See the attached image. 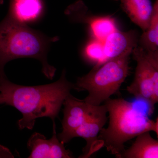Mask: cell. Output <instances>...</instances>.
Segmentation results:
<instances>
[{
    "label": "cell",
    "instance_id": "obj_1",
    "mask_svg": "<svg viewBox=\"0 0 158 158\" xmlns=\"http://www.w3.org/2000/svg\"><path fill=\"white\" fill-rule=\"evenodd\" d=\"M72 89H75V84L67 80L65 69L56 81L40 86L16 85L5 73H0V104L11 106L21 112L23 117L18 122L21 130L33 129L39 118L49 117L54 121Z\"/></svg>",
    "mask_w": 158,
    "mask_h": 158
},
{
    "label": "cell",
    "instance_id": "obj_2",
    "mask_svg": "<svg viewBox=\"0 0 158 158\" xmlns=\"http://www.w3.org/2000/svg\"><path fill=\"white\" fill-rule=\"evenodd\" d=\"M57 37L46 36L7 14L0 22V73L8 62L20 58H32L41 62L43 73L52 80L56 69L49 64L48 54Z\"/></svg>",
    "mask_w": 158,
    "mask_h": 158
},
{
    "label": "cell",
    "instance_id": "obj_3",
    "mask_svg": "<svg viewBox=\"0 0 158 158\" xmlns=\"http://www.w3.org/2000/svg\"><path fill=\"white\" fill-rule=\"evenodd\" d=\"M104 102L109 114V126L100 132L94 152L104 147L118 158L125 150V143L141 133L153 131L158 137V118L152 120L149 114L123 98H109Z\"/></svg>",
    "mask_w": 158,
    "mask_h": 158
},
{
    "label": "cell",
    "instance_id": "obj_4",
    "mask_svg": "<svg viewBox=\"0 0 158 158\" xmlns=\"http://www.w3.org/2000/svg\"><path fill=\"white\" fill-rule=\"evenodd\" d=\"M131 55H122L94 66L88 74L77 79L75 90L88 91L84 101L92 106H100L118 92L129 74Z\"/></svg>",
    "mask_w": 158,
    "mask_h": 158
},
{
    "label": "cell",
    "instance_id": "obj_5",
    "mask_svg": "<svg viewBox=\"0 0 158 158\" xmlns=\"http://www.w3.org/2000/svg\"><path fill=\"white\" fill-rule=\"evenodd\" d=\"M131 55L137 66L134 81L127 90L146 103L152 114L158 102V51L146 50L138 45Z\"/></svg>",
    "mask_w": 158,
    "mask_h": 158
},
{
    "label": "cell",
    "instance_id": "obj_6",
    "mask_svg": "<svg viewBox=\"0 0 158 158\" xmlns=\"http://www.w3.org/2000/svg\"><path fill=\"white\" fill-rule=\"evenodd\" d=\"M62 131L58 138L62 143L69 142V137L74 131L88 119L98 106H92L70 94L63 103Z\"/></svg>",
    "mask_w": 158,
    "mask_h": 158
},
{
    "label": "cell",
    "instance_id": "obj_7",
    "mask_svg": "<svg viewBox=\"0 0 158 158\" xmlns=\"http://www.w3.org/2000/svg\"><path fill=\"white\" fill-rule=\"evenodd\" d=\"M27 147L31 151L30 158H71L72 153L66 150L64 143L56 135V124L53 121V135L49 139L39 133H34L29 138Z\"/></svg>",
    "mask_w": 158,
    "mask_h": 158
},
{
    "label": "cell",
    "instance_id": "obj_8",
    "mask_svg": "<svg viewBox=\"0 0 158 158\" xmlns=\"http://www.w3.org/2000/svg\"><path fill=\"white\" fill-rule=\"evenodd\" d=\"M107 110L105 105L98 106L95 112L86 121L69 136V141L76 137H81L87 142L80 158H88L94 153V144L99 134L107 121Z\"/></svg>",
    "mask_w": 158,
    "mask_h": 158
},
{
    "label": "cell",
    "instance_id": "obj_9",
    "mask_svg": "<svg viewBox=\"0 0 158 158\" xmlns=\"http://www.w3.org/2000/svg\"><path fill=\"white\" fill-rule=\"evenodd\" d=\"M139 37L138 31L135 30L127 32L118 30L110 34L103 42L106 61L125 54L131 55L138 45Z\"/></svg>",
    "mask_w": 158,
    "mask_h": 158
},
{
    "label": "cell",
    "instance_id": "obj_10",
    "mask_svg": "<svg viewBox=\"0 0 158 158\" xmlns=\"http://www.w3.org/2000/svg\"><path fill=\"white\" fill-rule=\"evenodd\" d=\"M45 9L44 0H10L7 14L21 22H35L43 15Z\"/></svg>",
    "mask_w": 158,
    "mask_h": 158
},
{
    "label": "cell",
    "instance_id": "obj_11",
    "mask_svg": "<svg viewBox=\"0 0 158 158\" xmlns=\"http://www.w3.org/2000/svg\"><path fill=\"white\" fill-rule=\"evenodd\" d=\"M118 1L131 21L143 31L149 25L153 10L151 0H114Z\"/></svg>",
    "mask_w": 158,
    "mask_h": 158
},
{
    "label": "cell",
    "instance_id": "obj_12",
    "mask_svg": "<svg viewBox=\"0 0 158 158\" xmlns=\"http://www.w3.org/2000/svg\"><path fill=\"white\" fill-rule=\"evenodd\" d=\"M158 141L152 138L150 132L140 134L131 146L125 149L118 158H158Z\"/></svg>",
    "mask_w": 158,
    "mask_h": 158
},
{
    "label": "cell",
    "instance_id": "obj_13",
    "mask_svg": "<svg viewBox=\"0 0 158 158\" xmlns=\"http://www.w3.org/2000/svg\"><path fill=\"white\" fill-rule=\"evenodd\" d=\"M138 45L147 51H158V0H155L149 25L139 37Z\"/></svg>",
    "mask_w": 158,
    "mask_h": 158
},
{
    "label": "cell",
    "instance_id": "obj_14",
    "mask_svg": "<svg viewBox=\"0 0 158 158\" xmlns=\"http://www.w3.org/2000/svg\"><path fill=\"white\" fill-rule=\"evenodd\" d=\"M94 39L104 42L107 37L117 30L116 21L111 16H98L87 21Z\"/></svg>",
    "mask_w": 158,
    "mask_h": 158
},
{
    "label": "cell",
    "instance_id": "obj_15",
    "mask_svg": "<svg viewBox=\"0 0 158 158\" xmlns=\"http://www.w3.org/2000/svg\"><path fill=\"white\" fill-rule=\"evenodd\" d=\"M85 56L90 62L94 63V67L106 62L104 49L103 42L94 39L88 43L85 50Z\"/></svg>",
    "mask_w": 158,
    "mask_h": 158
},
{
    "label": "cell",
    "instance_id": "obj_16",
    "mask_svg": "<svg viewBox=\"0 0 158 158\" xmlns=\"http://www.w3.org/2000/svg\"><path fill=\"white\" fill-rule=\"evenodd\" d=\"M9 148L0 144V158H14Z\"/></svg>",
    "mask_w": 158,
    "mask_h": 158
},
{
    "label": "cell",
    "instance_id": "obj_17",
    "mask_svg": "<svg viewBox=\"0 0 158 158\" xmlns=\"http://www.w3.org/2000/svg\"><path fill=\"white\" fill-rule=\"evenodd\" d=\"M4 3V0H0V6H2Z\"/></svg>",
    "mask_w": 158,
    "mask_h": 158
}]
</instances>
